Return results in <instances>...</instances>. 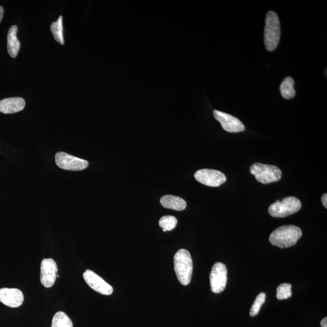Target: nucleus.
Returning a JSON list of instances; mask_svg holds the SVG:
<instances>
[{"mask_svg":"<svg viewBox=\"0 0 327 327\" xmlns=\"http://www.w3.org/2000/svg\"><path fill=\"white\" fill-rule=\"evenodd\" d=\"M302 235V230L298 226L292 225L283 226L272 232L269 240L272 246L285 248L296 244Z\"/></svg>","mask_w":327,"mask_h":327,"instance_id":"f257e3e1","label":"nucleus"},{"mask_svg":"<svg viewBox=\"0 0 327 327\" xmlns=\"http://www.w3.org/2000/svg\"><path fill=\"white\" fill-rule=\"evenodd\" d=\"M174 266L178 280L183 286L190 284L193 274V261L190 254L180 249L174 256Z\"/></svg>","mask_w":327,"mask_h":327,"instance_id":"f03ea898","label":"nucleus"},{"mask_svg":"<svg viewBox=\"0 0 327 327\" xmlns=\"http://www.w3.org/2000/svg\"><path fill=\"white\" fill-rule=\"evenodd\" d=\"M280 36V26L276 13L270 11L266 14L264 30V43L266 50L274 51L278 46Z\"/></svg>","mask_w":327,"mask_h":327,"instance_id":"7ed1b4c3","label":"nucleus"},{"mask_svg":"<svg viewBox=\"0 0 327 327\" xmlns=\"http://www.w3.org/2000/svg\"><path fill=\"white\" fill-rule=\"evenodd\" d=\"M302 206L300 200L296 197H286L269 206L268 213L272 217L285 218L296 213Z\"/></svg>","mask_w":327,"mask_h":327,"instance_id":"20e7f679","label":"nucleus"},{"mask_svg":"<svg viewBox=\"0 0 327 327\" xmlns=\"http://www.w3.org/2000/svg\"><path fill=\"white\" fill-rule=\"evenodd\" d=\"M250 173L258 182L266 184L280 180L282 172L276 166L256 162L250 168Z\"/></svg>","mask_w":327,"mask_h":327,"instance_id":"39448f33","label":"nucleus"},{"mask_svg":"<svg viewBox=\"0 0 327 327\" xmlns=\"http://www.w3.org/2000/svg\"><path fill=\"white\" fill-rule=\"evenodd\" d=\"M228 282V270L224 264H214L210 274L211 290L214 294H220L224 290Z\"/></svg>","mask_w":327,"mask_h":327,"instance_id":"423d86ee","label":"nucleus"},{"mask_svg":"<svg viewBox=\"0 0 327 327\" xmlns=\"http://www.w3.org/2000/svg\"><path fill=\"white\" fill-rule=\"evenodd\" d=\"M56 162L60 168L64 170L80 171L88 167V160L78 158L64 152H58L56 154Z\"/></svg>","mask_w":327,"mask_h":327,"instance_id":"0eeeda50","label":"nucleus"},{"mask_svg":"<svg viewBox=\"0 0 327 327\" xmlns=\"http://www.w3.org/2000/svg\"><path fill=\"white\" fill-rule=\"evenodd\" d=\"M194 178L198 182L209 187H219L226 182V178L224 174L220 171L213 169H202L196 172Z\"/></svg>","mask_w":327,"mask_h":327,"instance_id":"6e6552de","label":"nucleus"},{"mask_svg":"<svg viewBox=\"0 0 327 327\" xmlns=\"http://www.w3.org/2000/svg\"><path fill=\"white\" fill-rule=\"evenodd\" d=\"M214 116L215 119L220 123L222 128L228 132L238 133L245 130V126L242 122L230 114L214 110Z\"/></svg>","mask_w":327,"mask_h":327,"instance_id":"1a4fd4ad","label":"nucleus"},{"mask_svg":"<svg viewBox=\"0 0 327 327\" xmlns=\"http://www.w3.org/2000/svg\"><path fill=\"white\" fill-rule=\"evenodd\" d=\"M83 278H84V280L88 286L94 290V291L104 295L112 294L114 292L112 286L109 285L104 280H102L101 277L93 271L87 270L83 274Z\"/></svg>","mask_w":327,"mask_h":327,"instance_id":"9d476101","label":"nucleus"},{"mask_svg":"<svg viewBox=\"0 0 327 327\" xmlns=\"http://www.w3.org/2000/svg\"><path fill=\"white\" fill-rule=\"evenodd\" d=\"M58 268L54 260L44 259L41 264V275L40 280L43 286L46 288L52 286L56 282Z\"/></svg>","mask_w":327,"mask_h":327,"instance_id":"9b49d317","label":"nucleus"},{"mask_svg":"<svg viewBox=\"0 0 327 327\" xmlns=\"http://www.w3.org/2000/svg\"><path fill=\"white\" fill-rule=\"evenodd\" d=\"M24 294L16 288H0V302L11 308H17L22 305Z\"/></svg>","mask_w":327,"mask_h":327,"instance_id":"f8f14e48","label":"nucleus"},{"mask_svg":"<svg viewBox=\"0 0 327 327\" xmlns=\"http://www.w3.org/2000/svg\"><path fill=\"white\" fill-rule=\"evenodd\" d=\"M26 102L20 97L10 98L0 101V112L10 114L24 110Z\"/></svg>","mask_w":327,"mask_h":327,"instance_id":"ddd939ff","label":"nucleus"},{"mask_svg":"<svg viewBox=\"0 0 327 327\" xmlns=\"http://www.w3.org/2000/svg\"><path fill=\"white\" fill-rule=\"evenodd\" d=\"M160 204L164 208L173 209L176 211L184 210L187 204L182 198L173 196V195H165L160 198Z\"/></svg>","mask_w":327,"mask_h":327,"instance_id":"4468645a","label":"nucleus"},{"mask_svg":"<svg viewBox=\"0 0 327 327\" xmlns=\"http://www.w3.org/2000/svg\"><path fill=\"white\" fill-rule=\"evenodd\" d=\"M17 31H18V28L16 26L14 25L10 27L8 34V51L12 58H16L20 48V42L16 36Z\"/></svg>","mask_w":327,"mask_h":327,"instance_id":"2eb2a0df","label":"nucleus"},{"mask_svg":"<svg viewBox=\"0 0 327 327\" xmlns=\"http://www.w3.org/2000/svg\"><path fill=\"white\" fill-rule=\"evenodd\" d=\"M294 85V80L291 77H286L283 80L280 86V91L284 98L290 100L294 97L296 91Z\"/></svg>","mask_w":327,"mask_h":327,"instance_id":"dca6fc26","label":"nucleus"},{"mask_svg":"<svg viewBox=\"0 0 327 327\" xmlns=\"http://www.w3.org/2000/svg\"><path fill=\"white\" fill-rule=\"evenodd\" d=\"M51 327H73V323L65 312H58L53 317Z\"/></svg>","mask_w":327,"mask_h":327,"instance_id":"f3484780","label":"nucleus"},{"mask_svg":"<svg viewBox=\"0 0 327 327\" xmlns=\"http://www.w3.org/2000/svg\"><path fill=\"white\" fill-rule=\"evenodd\" d=\"M50 30L52 32L54 40L60 44H64L63 37L62 16H60L56 22H54L50 26Z\"/></svg>","mask_w":327,"mask_h":327,"instance_id":"a211bd4d","label":"nucleus"},{"mask_svg":"<svg viewBox=\"0 0 327 327\" xmlns=\"http://www.w3.org/2000/svg\"><path fill=\"white\" fill-rule=\"evenodd\" d=\"M177 220L176 217L172 216H164L160 218L159 225L162 228L164 232L174 230L177 225Z\"/></svg>","mask_w":327,"mask_h":327,"instance_id":"6ab92c4d","label":"nucleus"},{"mask_svg":"<svg viewBox=\"0 0 327 327\" xmlns=\"http://www.w3.org/2000/svg\"><path fill=\"white\" fill-rule=\"evenodd\" d=\"M292 285L288 283H284L278 286L276 292L278 299L284 300L292 297Z\"/></svg>","mask_w":327,"mask_h":327,"instance_id":"aec40b11","label":"nucleus"},{"mask_svg":"<svg viewBox=\"0 0 327 327\" xmlns=\"http://www.w3.org/2000/svg\"><path fill=\"white\" fill-rule=\"evenodd\" d=\"M266 299V294L265 292H262L258 295L253 305H252L250 312V316L254 317L258 314L261 306H262L264 303L265 302Z\"/></svg>","mask_w":327,"mask_h":327,"instance_id":"412c9836","label":"nucleus"},{"mask_svg":"<svg viewBox=\"0 0 327 327\" xmlns=\"http://www.w3.org/2000/svg\"><path fill=\"white\" fill-rule=\"evenodd\" d=\"M321 200H322V204L324 206V208H327V194H324L322 195V198H321Z\"/></svg>","mask_w":327,"mask_h":327,"instance_id":"4be33fe9","label":"nucleus"},{"mask_svg":"<svg viewBox=\"0 0 327 327\" xmlns=\"http://www.w3.org/2000/svg\"><path fill=\"white\" fill-rule=\"evenodd\" d=\"M321 327H327V318H325L321 320L320 322Z\"/></svg>","mask_w":327,"mask_h":327,"instance_id":"5701e85b","label":"nucleus"},{"mask_svg":"<svg viewBox=\"0 0 327 327\" xmlns=\"http://www.w3.org/2000/svg\"><path fill=\"white\" fill-rule=\"evenodd\" d=\"M4 8L0 6V22L2 21V18H4Z\"/></svg>","mask_w":327,"mask_h":327,"instance_id":"b1692460","label":"nucleus"}]
</instances>
